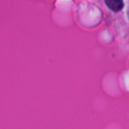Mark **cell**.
Returning a JSON list of instances; mask_svg holds the SVG:
<instances>
[{"label": "cell", "instance_id": "1", "mask_svg": "<svg viewBox=\"0 0 129 129\" xmlns=\"http://www.w3.org/2000/svg\"><path fill=\"white\" fill-rule=\"evenodd\" d=\"M105 3L110 10L115 12L121 11L124 6L123 0H105Z\"/></svg>", "mask_w": 129, "mask_h": 129}]
</instances>
